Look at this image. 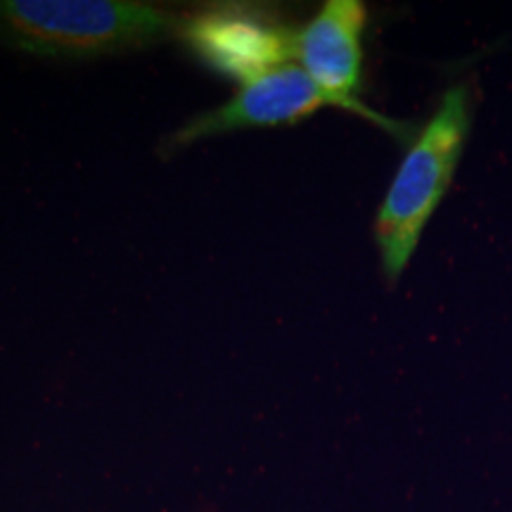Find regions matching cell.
<instances>
[{
  "instance_id": "6da1fadb",
  "label": "cell",
  "mask_w": 512,
  "mask_h": 512,
  "mask_svg": "<svg viewBox=\"0 0 512 512\" xmlns=\"http://www.w3.org/2000/svg\"><path fill=\"white\" fill-rule=\"evenodd\" d=\"M185 17L133 0H0V41L36 57L128 53L181 36Z\"/></svg>"
},
{
  "instance_id": "7a4b0ae2",
  "label": "cell",
  "mask_w": 512,
  "mask_h": 512,
  "mask_svg": "<svg viewBox=\"0 0 512 512\" xmlns=\"http://www.w3.org/2000/svg\"><path fill=\"white\" fill-rule=\"evenodd\" d=\"M472 128L467 86H451L403 155L377 209L375 245L384 275L396 283L420 245L427 223L451 188Z\"/></svg>"
},
{
  "instance_id": "3957f363",
  "label": "cell",
  "mask_w": 512,
  "mask_h": 512,
  "mask_svg": "<svg viewBox=\"0 0 512 512\" xmlns=\"http://www.w3.org/2000/svg\"><path fill=\"white\" fill-rule=\"evenodd\" d=\"M366 27L368 8L363 0H328L318 15L294 36V55L299 67L337 107L399 133L394 121L380 117L358 100Z\"/></svg>"
},
{
  "instance_id": "277c9868",
  "label": "cell",
  "mask_w": 512,
  "mask_h": 512,
  "mask_svg": "<svg viewBox=\"0 0 512 512\" xmlns=\"http://www.w3.org/2000/svg\"><path fill=\"white\" fill-rule=\"evenodd\" d=\"M323 107H337L299 64L285 62L242 83L235 98L216 110L197 114L166 138L164 150H181L197 140L245 128L292 126Z\"/></svg>"
},
{
  "instance_id": "5b68a950",
  "label": "cell",
  "mask_w": 512,
  "mask_h": 512,
  "mask_svg": "<svg viewBox=\"0 0 512 512\" xmlns=\"http://www.w3.org/2000/svg\"><path fill=\"white\" fill-rule=\"evenodd\" d=\"M181 38L209 67L242 83L271 72L294 55V36L245 5H219L185 17Z\"/></svg>"
}]
</instances>
